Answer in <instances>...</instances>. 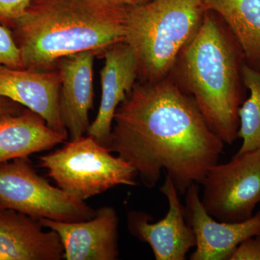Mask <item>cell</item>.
Wrapping results in <instances>:
<instances>
[{"instance_id":"21","label":"cell","mask_w":260,"mask_h":260,"mask_svg":"<svg viewBox=\"0 0 260 260\" xmlns=\"http://www.w3.org/2000/svg\"><path fill=\"white\" fill-rule=\"evenodd\" d=\"M25 109L18 103L10 100L7 98L0 96V117L8 114H15Z\"/></svg>"},{"instance_id":"13","label":"cell","mask_w":260,"mask_h":260,"mask_svg":"<svg viewBox=\"0 0 260 260\" xmlns=\"http://www.w3.org/2000/svg\"><path fill=\"white\" fill-rule=\"evenodd\" d=\"M96 53L82 51L56 63L61 77L60 114L70 139L88 133L89 112L93 105V64Z\"/></svg>"},{"instance_id":"14","label":"cell","mask_w":260,"mask_h":260,"mask_svg":"<svg viewBox=\"0 0 260 260\" xmlns=\"http://www.w3.org/2000/svg\"><path fill=\"white\" fill-rule=\"evenodd\" d=\"M37 219L0 209V260H60L64 247L57 233L44 232Z\"/></svg>"},{"instance_id":"8","label":"cell","mask_w":260,"mask_h":260,"mask_svg":"<svg viewBox=\"0 0 260 260\" xmlns=\"http://www.w3.org/2000/svg\"><path fill=\"white\" fill-rule=\"evenodd\" d=\"M160 191L167 198L169 211L165 218L152 222L145 212L128 213L127 225L132 235L148 243L156 260H184L196 246L192 229L188 224L175 184L167 175Z\"/></svg>"},{"instance_id":"1","label":"cell","mask_w":260,"mask_h":260,"mask_svg":"<svg viewBox=\"0 0 260 260\" xmlns=\"http://www.w3.org/2000/svg\"><path fill=\"white\" fill-rule=\"evenodd\" d=\"M223 140L170 75L138 81L116 109L107 148L133 166L148 189L167 172L181 194L218 164Z\"/></svg>"},{"instance_id":"18","label":"cell","mask_w":260,"mask_h":260,"mask_svg":"<svg viewBox=\"0 0 260 260\" xmlns=\"http://www.w3.org/2000/svg\"><path fill=\"white\" fill-rule=\"evenodd\" d=\"M0 66L23 69L21 54L13 31L0 24Z\"/></svg>"},{"instance_id":"3","label":"cell","mask_w":260,"mask_h":260,"mask_svg":"<svg viewBox=\"0 0 260 260\" xmlns=\"http://www.w3.org/2000/svg\"><path fill=\"white\" fill-rule=\"evenodd\" d=\"M245 62L232 30L216 13L206 10L199 30L169 74L193 99L212 131L228 145L238 138L239 111L245 100Z\"/></svg>"},{"instance_id":"5","label":"cell","mask_w":260,"mask_h":260,"mask_svg":"<svg viewBox=\"0 0 260 260\" xmlns=\"http://www.w3.org/2000/svg\"><path fill=\"white\" fill-rule=\"evenodd\" d=\"M58 187L85 201L118 185H136L135 168L95 138L82 136L39 157Z\"/></svg>"},{"instance_id":"15","label":"cell","mask_w":260,"mask_h":260,"mask_svg":"<svg viewBox=\"0 0 260 260\" xmlns=\"http://www.w3.org/2000/svg\"><path fill=\"white\" fill-rule=\"evenodd\" d=\"M68 136L51 129L37 113L21 112L0 117V164L50 150Z\"/></svg>"},{"instance_id":"7","label":"cell","mask_w":260,"mask_h":260,"mask_svg":"<svg viewBox=\"0 0 260 260\" xmlns=\"http://www.w3.org/2000/svg\"><path fill=\"white\" fill-rule=\"evenodd\" d=\"M200 184L202 203L215 220L239 223L250 218L260 203V150L215 164Z\"/></svg>"},{"instance_id":"17","label":"cell","mask_w":260,"mask_h":260,"mask_svg":"<svg viewBox=\"0 0 260 260\" xmlns=\"http://www.w3.org/2000/svg\"><path fill=\"white\" fill-rule=\"evenodd\" d=\"M243 81L249 96L243 102L239 111L238 138L242 144L237 154L260 150V69L244 63Z\"/></svg>"},{"instance_id":"6","label":"cell","mask_w":260,"mask_h":260,"mask_svg":"<svg viewBox=\"0 0 260 260\" xmlns=\"http://www.w3.org/2000/svg\"><path fill=\"white\" fill-rule=\"evenodd\" d=\"M0 209H11L39 220L78 222L93 218L96 210L84 200L51 185L27 158L0 164Z\"/></svg>"},{"instance_id":"9","label":"cell","mask_w":260,"mask_h":260,"mask_svg":"<svg viewBox=\"0 0 260 260\" xmlns=\"http://www.w3.org/2000/svg\"><path fill=\"white\" fill-rule=\"evenodd\" d=\"M185 196V218L196 239L191 260H229L241 243L260 236V210L244 221L226 223L215 220L205 209L199 184H191Z\"/></svg>"},{"instance_id":"16","label":"cell","mask_w":260,"mask_h":260,"mask_svg":"<svg viewBox=\"0 0 260 260\" xmlns=\"http://www.w3.org/2000/svg\"><path fill=\"white\" fill-rule=\"evenodd\" d=\"M220 17L242 46L246 63L260 69V0H203Z\"/></svg>"},{"instance_id":"4","label":"cell","mask_w":260,"mask_h":260,"mask_svg":"<svg viewBox=\"0 0 260 260\" xmlns=\"http://www.w3.org/2000/svg\"><path fill=\"white\" fill-rule=\"evenodd\" d=\"M206 10L203 0H151L129 8L124 42L134 51L138 81L156 83L170 74Z\"/></svg>"},{"instance_id":"2","label":"cell","mask_w":260,"mask_h":260,"mask_svg":"<svg viewBox=\"0 0 260 260\" xmlns=\"http://www.w3.org/2000/svg\"><path fill=\"white\" fill-rule=\"evenodd\" d=\"M128 10L108 0H31L12 28L23 69H55L82 51L103 55L124 42Z\"/></svg>"},{"instance_id":"20","label":"cell","mask_w":260,"mask_h":260,"mask_svg":"<svg viewBox=\"0 0 260 260\" xmlns=\"http://www.w3.org/2000/svg\"><path fill=\"white\" fill-rule=\"evenodd\" d=\"M229 260H260V236L248 238L241 243Z\"/></svg>"},{"instance_id":"19","label":"cell","mask_w":260,"mask_h":260,"mask_svg":"<svg viewBox=\"0 0 260 260\" xmlns=\"http://www.w3.org/2000/svg\"><path fill=\"white\" fill-rule=\"evenodd\" d=\"M31 0H0V24L10 30L26 12Z\"/></svg>"},{"instance_id":"12","label":"cell","mask_w":260,"mask_h":260,"mask_svg":"<svg viewBox=\"0 0 260 260\" xmlns=\"http://www.w3.org/2000/svg\"><path fill=\"white\" fill-rule=\"evenodd\" d=\"M101 71L102 99L95 120L88 135L107 147L116 109L138 82V64L134 51L124 42L117 43L104 51Z\"/></svg>"},{"instance_id":"22","label":"cell","mask_w":260,"mask_h":260,"mask_svg":"<svg viewBox=\"0 0 260 260\" xmlns=\"http://www.w3.org/2000/svg\"><path fill=\"white\" fill-rule=\"evenodd\" d=\"M108 1L125 8H132L145 4L151 0H108Z\"/></svg>"},{"instance_id":"11","label":"cell","mask_w":260,"mask_h":260,"mask_svg":"<svg viewBox=\"0 0 260 260\" xmlns=\"http://www.w3.org/2000/svg\"><path fill=\"white\" fill-rule=\"evenodd\" d=\"M61 85L57 68L37 71L0 66V96L37 113L51 129L68 136L61 119Z\"/></svg>"},{"instance_id":"10","label":"cell","mask_w":260,"mask_h":260,"mask_svg":"<svg viewBox=\"0 0 260 260\" xmlns=\"http://www.w3.org/2000/svg\"><path fill=\"white\" fill-rule=\"evenodd\" d=\"M43 227L57 233L67 260H115L119 256V218L112 207L96 210L93 218L63 222L41 218Z\"/></svg>"}]
</instances>
